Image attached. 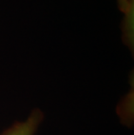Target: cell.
<instances>
[{
  "label": "cell",
  "instance_id": "cell-1",
  "mask_svg": "<svg viewBox=\"0 0 134 135\" xmlns=\"http://www.w3.org/2000/svg\"><path fill=\"white\" fill-rule=\"evenodd\" d=\"M42 118L43 114L40 112L34 111L25 121L16 123L1 135H35Z\"/></svg>",
  "mask_w": 134,
  "mask_h": 135
},
{
  "label": "cell",
  "instance_id": "cell-2",
  "mask_svg": "<svg viewBox=\"0 0 134 135\" xmlns=\"http://www.w3.org/2000/svg\"><path fill=\"white\" fill-rule=\"evenodd\" d=\"M118 8L125 15V32L129 36V41H131V29L132 31V28L131 27V25L132 26V19H133V8L134 2L133 0H118Z\"/></svg>",
  "mask_w": 134,
  "mask_h": 135
}]
</instances>
